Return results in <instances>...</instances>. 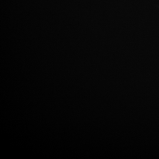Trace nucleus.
I'll return each mask as SVG.
<instances>
[]
</instances>
